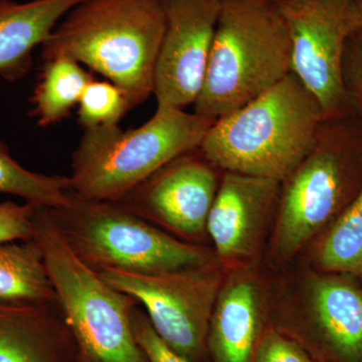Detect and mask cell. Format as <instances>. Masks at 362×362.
<instances>
[{
    "instance_id": "16",
    "label": "cell",
    "mask_w": 362,
    "mask_h": 362,
    "mask_svg": "<svg viewBox=\"0 0 362 362\" xmlns=\"http://www.w3.org/2000/svg\"><path fill=\"white\" fill-rule=\"evenodd\" d=\"M84 0H0V75L18 80L30 70L32 52L66 13Z\"/></svg>"
},
{
    "instance_id": "15",
    "label": "cell",
    "mask_w": 362,
    "mask_h": 362,
    "mask_svg": "<svg viewBox=\"0 0 362 362\" xmlns=\"http://www.w3.org/2000/svg\"><path fill=\"white\" fill-rule=\"evenodd\" d=\"M259 299L249 279L223 283L209 322L206 358L211 362H254L263 337Z\"/></svg>"
},
{
    "instance_id": "10",
    "label": "cell",
    "mask_w": 362,
    "mask_h": 362,
    "mask_svg": "<svg viewBox=\"0 0 362 362\" xmlns=\"http://www.w3.org/2000/svg\"><path fill=\"white\" fill-rule=\"evenodd\" d=\"M163 37L153 94L157 109L185 110L204 86L221 0H162Z\"/></svg>"
},
{
    "instance_id": "19",
    "label": "cell",
    "mask_w": 362,
    "mask_h": 362,
    "mask_svg": "<svg viewBox=\"0 0 362 362\" xmlns=\"http://www.w3.org/2000/svg\"><path fill=\"white\" fill-rule=\"evenodd\" d=\"M70 177L33 173L21 166L0 140V194H13L35 206H71Z\"/></svg>"
},
{
    "instance_id": "6",
    "label": "cell",
    "mask_w": 362,
    "mask_h": 362,
    "mask_svg": "<svg viewBox=\"0 0 362 362\" xmlns=\"http://www.w3.org/2000/svg\"><path fill=\"white\" fill-rule=\"evenodd\" d=\"M71 195V206L49 211L69 246L95 271L157 274L218 264L206 247L181 242L118 202Z\"/></svg>"
},
{
    "instance_id": "20",
    "label": "cell",
    "mask_w": 362,
    "mask_h": 362,
    "mask_svg": "<svg viewBox=\"0 0 362 362\" xmlns=\"http://www.w3.org/2000/svg\"><path fill=\"white\" fill-rule=\"evenodd\" d=\"M323 270L362 277V185L338 214L318 254Z\"/></svg>"
},
{
    "instance_id": "17",
    "label": "cell",
    "mask_w": 362,
    "mask_h": 362,
    "mask_svg": "<svg viewBox=\"0 0 362 362\" xmlns=\"http://www.w3.org/2000/svg\"><path fill=\"white\" fill-rule=\"evenodd\" d=\"M44 252L35 239L0 244V303H57Z\"/></svg>"
},
{
    "instance_id": "9",
    "label": "cell",
    "mask_w": 362,
    "mask_h": 362,
    "mask_svg": "<svg viewBox=\"0 0 362 362\" xmlns=\"http://www.w3.org/2000/svg\"><path fill=\"white\" fill-rule=\"evenodd\" d=\"M291 42L292 73L326 118L350 114L342 86L345 45L362 25L354 0H276Z\"/></svg>"
},
{
    "instance_id": "22",
    "label": "cell",
    "mask_w": 362,
    "mask_h": 362,
    "mask_svg": "<svg viewBox=\"0 0 362 362\" xmlns=\"http://www.w3.org/2000/svg\"><path fill=\"white\" fill-rule=\"evenodd\" d=\"M342 86L349 113L362 121V25L350 35L345 45Z\"/></svg>"
},
{
    "instance_id": "4",
    "label": "cell",
    "mask_w": 362,
    "mask_h": 362,
    "mask_svg": "<svg viewBox=\"0 0 362 362\" xmlns=\"http://www.w3.org/2000/svg\"><path fill=\"white\" fill-rule=\"evenodd\" d=\"M214 123L194 112L156 109L135 129H85L71 156V192L88 201H120L169 162L199 149Z\"/></svg>"
},
{
    "instance_id": "3",
    "label": "cell",
    "mask_w": 362,
    "mask_h": 362,
    "mask_svg": "<svg viewBox=\"0 0 362 362\" xmlns=\"http://www.w3.org/2000/svg\"><path fill=\"white\" fill-rule=\"evenodd\" d=\"M291 64L289 32L276 0H221L194 113L216 122L284 80Z\"/></svg>"
},
{
    "instance_id": "5",
    "label": "cell",
    "mask_w": 362,
    "mask_h": 362,
    "mask_svg": "<svg viewBox=\"0 0 362 362\" xmlns=\"http://www.w3.org/2000/svg\"><path fill=\"white\" fill-rule=\"evenodd\" d=\"M39 243L57 301L82 362H149L136 341L131 313L137 300L105 282L71 250L49 207L35 206Z\"/></svg>"
},
{
    "instance_id": "25",
    "label": "cell",
    "mask_w": 362,
    "mask_h": 362,
    "mask_svg": "<svg viewBox=\"0 0 362 362\" xmlns=\"http://www.w3.org/2000/svg\"><path fill=\"white\" fill-rule=\"evenodd\" d=\"M35 204H0V244L33 239V214Z\"/></svg>"
},
{
    "instance_id": "11",
    "label": "cell",
    "mask_w": 362,
    "mask_h": 362,
    "mask_svg": "<svg viewBox=\"0 0 362 362\" xmlns=\"http://www.w3.org/2000/svg\"><path fill=\"white\" fill-rule=\"evenodd\" d=\"M195 151L169 162L116 202L152 225L188 240L199 239L221 180L216 168Z\"/></svg>"
},
{
    "instance_id": "7",
    "label": "cell",
    "mask_w": 362,
    "mask_h": 362,
    "mask_svg": "<svg viewBox=\"0 0 362 362\" xmlns=\"http://www.w3.org/2000/svg\"><path fill=\"white\" fill-rule=\"evenodd\" d=\"M285 182L276 244L289 257L337 218L362 185V121L326 118L313 146Z\"/></svg>"
},
{
    "instance_id": "14",
    "label": "cell",
    "mask_w": 362,
    "mask_h": 362,
    "mask_svg": "<svg viewBox=\"0 0 362 362\" xmlns=\"http://www.w3.org/2000/svg\"><path fill=\"white\" fill-rule=\"evenodd\" d=\"M0 362H82L58 302L0 303Z\"/></svg>"
},
{
    "instance_id": "8",
    "label": "cell",
    "mask_w": 362,
    "mask_h": 362,
    "mask_svg": "<svg viewBox=\"0 0 362 362\" xmlns=\"http://www.w3.org/2000/svg\"><path fill=\"white\" fill-rule=\"evenodd\" d=\"M97 273L145 307L152 327L171 349L190 362L206 358L209 322L223 285L218 264L157 274Z\"/></svg>"
},
{
    "instance_id": "1",
    "label": "cell",
    "mask_w": 362,
    "mask_h": 362,
    "mask_svg": "<svg viewBox=\"0 0 362 362\" xmlns=\"http://www.w3.org/2000/svg\"><path fill=\"white\" fill-rule=\"evenodd\" d=\"M164 26L162 0H84L42 44V59L84 64L120 88L132 109L153 94Z\"/></svg>"
},
{
    "instance_id": "23",
    "label": "cell",
    "mask_w": 362,
    "mask_h": 362,
    "mask_svg": "<svg viewBox=\"0 0 362 362\" xmlns=\"http://www.w3.org/2000/svg\"><path fill=\"white\" fill-rule=\"evenodd\" d=\"M254 362H315L310 354L291 337L277 328H266Z\"/></svg>"
},
{
    "instance_id": "24",
    "label": "cell",
    "mask_w": 362,
    "mask_h": 362,
    "mask_svg": "<svg viewBox=\"0 0 362 362\" xmlns=\"http://www.w3.org/2000/svg\"><path fill=\"white\" fill-rule=\"evenodd\" d=\"M136 341L149 362H190L166 344L152 327L148 317L137 306L131 313Z\"/></svg>"
},
{
    "instance_id": "12",
    "label": "cell",
    "mask_w": 362,
    "mask_h": 362,
    "mask_svg": "<svg viewBox=\"0 0 362 362\" xmlns=\"http://www.w3.org/2000/svg\"><path fill=\"white\" fill-rule=\"evenodd\" d=\"M281 183L225 171L206 221L218 259L240 261L256 252Z\"/></svg>"
},
{
    "instance_id": "26",
    "label": "cell",
    "mask_w": 362,
    "mask_h": 362,
    "mask_svg": "<svg viewBox=\"0 0 362 362\" xmlns=\"http://www.w3.org/2000/svg\"><path fill=\"white\" fill-rule=\"evenodd\" d=\"M354 6H356L357 13L362 23V0H354Z\"/></svg>"
},
{
    "instance_id": "18",
    "label": "cell",
    "mask_w": 362,
    "mask_h": 362,
    "mask_svg": "<svg viewBox=\"0 0 362 362\" xmlns=\"http://www.w3.org/2000/svg\"><path fill=\"white\" fill-rule=\"evenodd\" d=\"M92 80V74L76 59L61 56L45 61L32 97L33 114L39 125L45 127L66 118Z\"/></svg>"
},
{
    "instance_id": "21",
    "label": "cell",
    "mask_w": 362,
    "mask_h": 362,
    "mask_svg": "<svg viewBox=\"0 0 362 362\" xmlns=\"http://www.w3.org/2000/svg\"><path fill=\"white\" fill-rule=\"evenodd\" d=\"M78 122L84 129L118 125L130 110L125 93L109 81L92 80L78 101Z\"/></svg>"
},
{
    "instance_id": "13",
    "label": "cell",
    "mask_w": 362,
    "mask_h": 362,
    "mask_svg": "<svg viewBox=\"0 0 362 362\" xmlns=\"http://www.w3.org/2000/svg\"><path fill=\"white\" fill-rule=\"evenodd\" d=\"M308 332L296 342L315 362H362V290L330 276L311 286Z\"/></svg>"
},
{
    "instance_id": "2",
    "label": "cell",
    "mask_w": 362,
    "mask_h": 362,
    "mask_svg": "<svg viewBox=\"0 0 362 362\" xmlns=\"http://www.w3.org/2000/svg\"><path fill=\"white\" fill-rule=\"evenodd\" d=\"M325 119L316 98L291 71L216 121L199 150L214 168L283 182L309 153Z\"/></svg>"
}]
</instances>
